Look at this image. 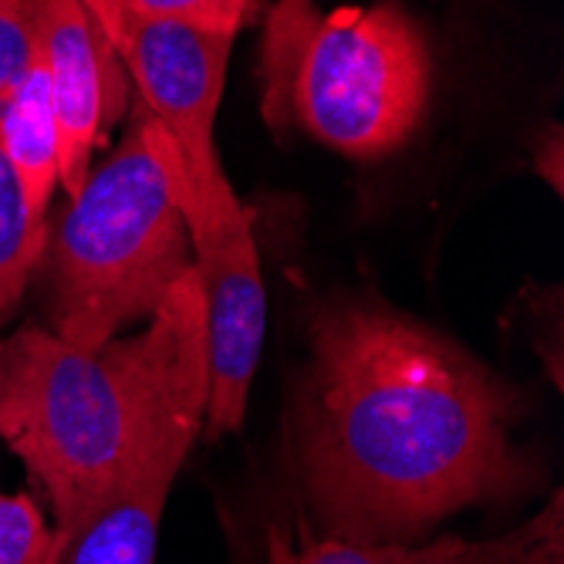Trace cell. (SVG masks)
<instances>
[{"instance_id":"obj_1","label":"cell","mask_w":564,"mask_h":564,"mask_svg":"<svg viewBox=\"0 0 564 564\" xmlns=\"http://www.w3.org/2000/svg\"><path fill=\"white\" fill-rule=\"evenodd\" d=\"M521 399L446 335L362 297L307 325L297 477L325 538L413 544L474 503L524 494Z\"/></svg>"},{"instance_id":"obj_2","label":"cell","mask_w":564,"mask_h":564,"mask_svg":"<svg viewBox=\"0 0 564 564\" xmlns=\"http://www.w3.org/2000/svg\"><path fill=\"white\" fill-rule=\"evenodd\" d=\"M189 409H207V301L193 264L132 338L95 351L37 325L0 338V440L55 507L62 554Z\"/></svg>"},{"instance_id":"obj_3","label":"cell","mask_w":564,"mask_h":564,"mask_svg":"<svg viewBox=\"0 0 564 564\" xmlns=\"http://www.w3.org/2000/svg\"><path fill=\"white\" fill-rule=\"evenodd\" d=\"M264 119L297 126L351 160H379L426 116L433 62L416 21L392 0L322 11L278 0L261 44Z\"/></svg>"},{"instance_id":"obj_4","label":"cell","mask_w":564,"mask_h":564,"mask_svg":"<svg viewBox=\"0 0 564 564\" xmlns=\"http://www.w3.org/2000/svg\"><path fill=\"white\" fill-rule=\"evenodd\" d=\"M189 234L139 101L112 156L88 170L55 234L51 332L95 351L149 318L189 268Z\"/></svg>"},{"instance_id":"obj_5","label":"cell","mask_w":564,"mask_h":564,"mask_svg":"<svg viewBox=\"0 0 564 564\" xmlns=\"http://www.w3.org/2000/svg\"><path fill=\"white\" fill-rule=\"evenodd\" d=\"M119 65L135 82L166 180L180 203L189 240L243 217L217 149L214 122L224 95L234 34L173 21H145L116 8L82 0Z\"/></svg>"},{"instance_id":"obj_6","label":"cell","mask_w":564,"mask_h":564,"mask_svg":"<svg viewBox=\"0 0 564 564\" xmlns=\"http://www.w3.org/2000/svg\"><path fill=\"white\" fill-rule=\"evenodd\" d=\"M193 268L207 301V409L203 430L220 440L240 430L247 413V392L261 362L264 345V281L253 247L250 217H237L217 230L189 240Z\"/></svg>"},{"instance_id":"obj_7","label":"cell","mask_w":564,"mask_h":564,"mask_svg":"<svg viewBox=\"0 0 564 564\" xmlns=\"http://www.w3.org/2000/svg\"><path fill=\"white\" fill-rule=\"evenodd\" d=\"M34 41L58 122V183L75 196L88 176L98 129L122 116L126 68L82 0H37Z\"/></svg>"},{"instance_id":"obj_8","label":"cell","mask_w":564,"mask_h":564,"mask_svg":"<svg viewBox=\"0 0 564 564\" xmlns=\"http://www.w3.org/2000/svg\"><path fill=\"white\" fill-rule=\"evenodd\" d=\"M203 430V409L176 416L65 547L58 564H156L160 521L183 459Z\"/></svg>"},{"instance_id":"obj_9","label":"cell","mask_w":564,"mask_h":564,"mask_svg":"<svg viewBox=\"0 0 564 564\" xmlns=\"http://www.w3.org/2000/svg\"><path fill=\"white\" fill-rule=\"evenodd\" d=\"M268 564H561V494L528 524L500 538H436L430 544H348L312 538L301 524L297 541L268 528Z\"/></svg>"},{"instance_id":"obj_10","label":"cell","mask_w":564,"mask_h":564,"mask_svg":"<svg viewBox=\"0 0 564 564\" xmlns=\"http://www.w3.org/2000/svg\"><path fill=\"white\" fill-rule=\"evenodd\" d=\"M0 149L21 183L28 210L44 220L58 186V122L51 109L44 62L34 41L24 75L0 101Z\"/></svg>"},{"instance_id":"obj_11","label":"cell","mask_w":564,"mask_h":564,"mask_svg":"<svg viewBox=\"0 0 564 564\" xmlns=\"http://www.w3.org/2000/svg\"><path fill=\"white\" fill-rule=\"evenodd\" d=\"M47 237V220H37L28 210L21 183L0 149V332L14 315L31 271L44 258Z\"/></svg>"},{"instance_id":"obj_12","label":"cell","mask_w":564,"mask_h":564,"mask_svg":"<svg viewBox=\"0 0 564 564\" xmlns=\"http://www.w3.org/2000/svg\"><path fill=\"white\" fill-rule=\"evenodd\" d=\"M62 547L28 494H0V564H58Z\"/></svg>"},{"instance_id":"obj_13","label":"cell","mask_w":564,"mask_h":564,"mask_svg":"<svg viewBox=\"0 0 564 564\" xmlns=\"http://www.w3.org/2000/svg\"><path fill=\"white\" fill-rule=\"evenodd\" d=\"M98 4L145 21H173L227 34H237V28L258 11V0H98Z\"/></svg>"},{"instance_id":"obj_14","label":"cell","mask_w":564,"mask_h":564,"mask_svg":"<svg viewBox=\"0 0 564 564\" xmlns=\"http://www.w3.org/2000/svg\"><path fill=\"white\" fill-rule=\"evenodd\" d=\"M37 31V0H0V101L24 75Z\"/></svg>"}]
</instances>
